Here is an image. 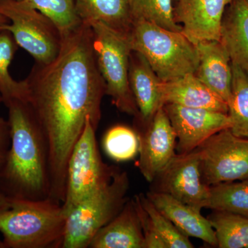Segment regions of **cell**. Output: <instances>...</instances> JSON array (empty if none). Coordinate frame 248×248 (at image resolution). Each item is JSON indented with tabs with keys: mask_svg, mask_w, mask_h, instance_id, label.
<instances>
[{
	"mask_svg": "<svg viewBox=\"0 0 248 248\" xmlns=\"http://www.w3.org/2000/svg\"><path fill=\"white\" fill-rule=\"evenodd\" d=\"M220 42L226 48L231 63L248 76V3L232 0L222 18Z\"/></svg>",
	"mask_w": 248,
	"mask_h": 248,
	"instance_id": "cell-19",
	"label": "cell"
},
{
	"mask_svg": "<svg viewBox=\"0 0 248 248\" xmlns=\"http://www.w3.org/2000/svg\"><path fill=\"white\" fill-rule=\"evenodd\" d=\"M161 102L228 114V104L194 74L161 84Z\"/></svg>",
	"mask_w": 248,
	"mask_h": 248,
	"instance_id": "cell-16",
	"label": "cell"
},
{
	"mask_svg": "<svg viewBox=\"0 0 248 248\" xmlns=\"http://www.w3.org/2000/svg\"><path fill=\"white\" fill-rule=\"evenodd\" d=\"M10 200L0 192V214L9 208Z\"/></svg>",
	"mask_w": 248,
	"mask_h": 248,
	"instance_id": "cell-31",
	"label": "cell"
},
{
	"mask_svg": "<svg viewBox=\"0 0 248 248\" xmlns=\"http://www.w3.org/2000/svg\"><path fill=\"white\" fill-rule=\"evenodd\" d=\"M135 196L149 216L153 228L164 240L168 248H194L188 236L183 234L167 217H165L146 195L140 194Z\"/></svg>",
	"mask_w": 248,
	"mask_h": 248,
	"instance_id": "cell-28",
	"label": "cell"
},
{
	"mask_svg": "<svg viewBox=\"0 0 248 248\" xmlns=\"http://www.w3.org/2000/svg\"><path fill=\"white\" fill-rule=\"evenodd\" d=\"M164 108L177 137L178 155L195 151L215 134L232 126L228 114L173 104H165Z\"/></svg>",
	"mask_w": 248,
	"mask_h": 248,
	"instance_id": "cell-11",
	"label": "cell"
},
{
	"mask_svg": "<svg viewBox=\"0 0 248 248\" xmlns=\"http://www.w3.org/2000/svg\"><path fill=\"white\" fill-rule=\"evenodd\" d=\"M90 26L96 62L106 84V94L110 96L121 112L138 117V107L129 84V66L133 50L128 35L101 22Z\"/></svg>",
	"mask_w": 248,
	"mask_h": 248,
	"instance_id": "cell-6",
	"label": "cell"
},
{
	"mask_svg": "<svg viewBox=\"0 0 248 248\" xmlns=\"http://www.w3.org/2000/svg\"><path fill=\"white\" fill-rule=\"evenodd\" d=\"M133 20H144L167 30L182 32L174 19L173 0H127Z\"/></svg>",
	"mask_w": 248,
	"mask_h": 248,
	"instance_id": "cell-25",
	"label": "cell"
},
{
	"mask_svg": "<svg viewBox=\"0 0 248 248\" xmlns=\"http://www.w3.org/2000/svg\"><path fill=\"white\" fill-rule=\"evenodd\" d=\"M11 145V131L9 122L0 117V169L4 164Z\"/></svg>",
	"mask_w": 248,
	"mask_h": 248,
	"instance_id": "cell-30",
	"label": "cell"
},
{
	"mask_svg": "<svg viewBox=\"0 0 248 248\" xmlns=\"http://www.w3.org/2000/svg\"><path fill=\"white\" fill-rule=\"evenodd\" d=\"M146 195L153 205L183 234L189 238H197L210 246L217 247L215 230L208 218L202 215L201 210L164 192L151 190L147 192Z\"/></svg>",
	"mask_w": 248,
	"mask_h": 248,
	"instance_id": "cell-15",
	"label": "cell"
},
{
	"mask_svg": "<svg viewBox=\"0 0 248 248\" xmlns=\"http://www.w3.org/2000/svg\"><path fill=\"white\" fill-rule=\"evenodd\" d=\"M146 58L136 51H132L129 66V84L138 107V122L141 130L146 128L153 120L161 102V84Z\"/></svg>",
	"mask_w": 248,
	"mask_h": 248,
	"instance_id": "cell-14",
	"label": "cell"
},
{
	"mask_svg": "<svg viewBox=\"0 0 248 248\" xmlns=\"http://www.w3.org/2000/svg\"><path fill=\"white\" fill-rule=\"evenodd\" d=\"M0 14L9 19L4 27L19 46L35 62L53 61L61 49L63 37L53 21L24 0H1Z\"/></svg>",
	"mask_w": 248,
	"mask_h": 248,
	"instance_id": "cell-8",
	"label": "cell"
},
{
	"mask_svg": "<svg viewBox=\"0 0 248 248\" xmlns=\"http://www.w3.org/2000/svg\"><path fill=\"white\" fill-rule=\"evenodd\" d=\"M232 0H179L174 5V19L194 44L220 41L222 18Z\"/></svg>",
	"mask_w": 248,
	"mask_h": 248,
	"instance_id": "cell-13",
	"label": "cell"
},
{
	"mask_svg": "<svg viewBox=\"0 0 248 248\" xmlns=\"http://www.w3.org/2000/svg\"><path fill=\"white\" fill-rule=\"evenodd\" d=\"M202 182L210 186L248 179V139L225 129L197 148Z\"/></svg>",
	"mask_w": 248,
	"mask_h": 248,
	"instance_id": "cell-9",
	"label": "cell"
},
{
	"mask_svg": "<svg viewBox=\"0 0 248 248\" xmlns=\"http://www.w3.org/2000/svg\"><path fill=\"white\" fill-rule=\"evenodd\" d=\"M96 130L91 119L88 118L70 155L62 203L67 215L80 202L107 185L119 170L103 161L97 146Z\"/></svg>",
	"mask_w": 248,
	"mask_h": 248,
	"instance_id": "cell-7",
	"label": "cell"
},
{
	"mask_svg": "<svg viewBox=\"0 0 248 248\" xmlns=\"http://www.w3.org/2000/svg\"><path fill=\"white\" fill-rule=\"evenodd\" d=\"M219 248H248V217L213 211L208 216Z\"/></svg>",
	"mask_w": 248,
	"mask_h": 248,
	"instance_id": "cell-24",
	"label": "cell"
},
{
	"mask_svg": "<svg viewBox=\"0 0 248 248\" xmlns=\"http://www.w3.org/2000/svg\"><path fill=\"white\" fill-rule=\"evenodd\" d=\"M246 1L248 3V0H246Z\"/></svg>",
	"mask_w": 248,
	"mask_h": 248,
	"instance_id": "cell-36",
	"label": "cell"
},
{
	"mask_svg": "<svg viewBox=\"0 0 248 248\" xmlns=\"http://www.w3.org/2000/svg\"><path fill=\"white\" fill-rule=\"evenodd\" d=\"M3 103L2 97H1V94H0V104Z\"/></svg>",
	"mask_w": 248,
	"mask_h": 248,
	"instance_id": "cell-35",
	"label": "cell"
},
{
	"mask_svg": "<svg viewBox=\"0 0 248 248\" xmlns=\"http://www.w3.org/2000/svg\"><path fill=\"white\" fill-rule=\"evenodd\" d=\"M66 217L62 203L49 198L10 200L0 232L6 248H61Z\"/></svg>",
	"mask_w": 248,
	"mask_h": 248,
	"instance_id": "cell-3",
	"label": "cell"
},
{
	"mask_svg": "<svg viewBox=\"0 0 248 248\" xmlns=\"http://www.w3.org/2000/svg\"><path fill=\"white\" fill-rule=\"evenodd\" d=\"M77 13L81 22L89 24L101 22L128 35L133 18L127 0H75Z\"/></svg>",
	"mask_w": 248,
	"mask_h": 248,
	"instance_id": "cell-20",
	"label": "cell"
},
{
	"mask_svg": "<svg viewBox=\"0 0 248 248\" xmlns=\"http://www.w3.org/2000/svg\"><path fill=\"white\" fill-rule=\"evenodd\" d=\"M128 173L119 169L107 185L76 205L66 217L61 248H87L98 231L128 200Z\"/></svg>",
	"mask_w": 248,
	"mask_h": 248,
	"instance_id": "cell-5",
	"label": "cell"
},
{
	"mask_svg": "<svg viewBox=\"0 0 248 248\" xmlns=\"http://www.w3.org/2000/svg\"><path fill=\"white\" fill-rule=\"evenodd\" d=\"M102 143L108 156L118 162L134 159L140 151L138 133L125 125H115L109 129Z\"/></svg>",
	"mask_w": 248,
	"mask_h": 248,
	"instance_id": "cell-27",
	"label": "cell"
},
{
	"mask_svg": "<svg viewBox=\"0 0 248 248\" xmlns=\"http://www.w3.org/2000/svg\"><path fill=\"white\" fill-rule=\"evenodd\" d=\"M231 97L228 115L231 120L232 133L248 139V76L239 67L231 63Z\"/></svg>",
	"mask_w": 248,
	"mask_h": 248,
	"instance_id": "cell-23",
	"label": "cell"
},
{
	"mask_svg": "<svg viewBox=\"0 0 248 248\" xmlns=\"http://www.w3.org/2000/svg\"><path fill=\"white\" fill-rule=\"evenodd\" d=\"M134 199L136 203L137 209H138L142 230H143V238H144L143 248H168L167 245L164 240L153 228L149 216L146 210L141 206L136 196L134 197Z\"/></svg>",
	"mask_w": 248,
	"mask_h": 248,
	"instance_id": "cell-29",
	"label": "cell"
},
{
	"mask_svg": "<svg viewBox=\"0 0 248 248\" xmlns=\"http://www.w3.org/2000/svg\"><path fill=\"white\" fill-rule=\"evenodd\" d=\"M128 39L132 50L146 58L163 82L195 74L200 63L196 45L182 32L133 20Z\"/></svg>",
	"mask_w": 248,
	"mask_h": 248,
	"instance_id": "cell-4",
	"label": "cell"
},
{
	"mask_svg": "<svg viewBox=\"0 0 248 248\" xmlns=\"http://www.w3.org/2000/svg\"><path fill=\"white\" fill-rule=\"evenodd\" d=\"M19 46L14 36L7 30L0 31V94L3 103L7 105L11 101H29V89L26 80L16 81L9 72Z\"/></svg>",
	"mask_w": 248,
	"mask_h": 248,
	"instance_id": "cell-21",
	"label": "cell"
},
{
	"mask_svg": "<svg viewBox=\"0 0 248 248\" xmlns=\"http://www.w3.org/2000/svg\"><path fill=\"white\" fill-rule=\"evenodd\" d=\"M207 208L248 217V179L209 186Z\"/></svg>",
	"mask_w": 248,
	"mask_h": 248,
	"instance_id": "cell-22",
	"label": "cell"
},
{
	"mask_svg": "<svg viewBox=\"0 0 248 248\" xmlns=\"http://www.w3.org/2000/svg\"><path fill=\"white\" fill-rule=\"evenodd\" d=\"M11 145L0 169V192L10 200H43L50 197L46 139L27 101L6 106Z\"/></svg>",
	"mask_w": 248,
	"mask_h": 248,
	"instance_id": "cell-2",
	"label": "cell"
},
{
	"mask_svg": "<svg viewBox=\"0 0 248 248\" xmlns=\"http://www.w3.org/2000/svg\"><path fill=\"white\" fill-rule=\"evenodd\" d=\"M140 137L138 166L147 182L152 183L177 155V137L164 108H160Z\"/></svg>",
	"mask_w": 248,
	"mask_h": 248,
	"instance_id": "cell-12",
	"label": "cell"
},
{
	"mask_svg": "<svg viewBox=\"0 0 248 248\" xmlns=\"http://www.w3.org/2000/svg\"><path fill=\"white\" fill-rule=\"evenodd\" d=\"M9 19L7 18L0 14V31L4 30L5 26L9 24Z\"/></svg>",
	"mask_w": 248,
	"mask_h": 248,
	"instance_id": "cell-32",
	"label": "cell"
},
{
	"mask_svg": "<svg viewBox=\"0 0 248 248\" xmlns=\"http://www.w3.org/2000/svg\"><path fill=\"white\" fill-rule=\"evenodd\" d=\"M0 248H6V246H5L3 240H0Z\"/></svg>",
	"mask_w": 248,
	"mask_h": 248,
	"instance_id": "cell-33",
	"label": "cell"
},
{
	"mask_svg": "<svg viewBox=\"0 0 248 248\" xmlns=\"http://www.w3.org/2000/svg\"><path fill=\"white\" fill-rule=\"evenodd\" d=\"M153 182H156L154 191L168 194L201 211L207 208L209 186L202 182L197 150L187 154H177Z\"/></svg>",
	"mask_w": 248,
	"mask_h": 248,
	"instance_id": "cell-10",
	"label": "cell"
},
{
	"mask_svg": "<svg viewBox=\"0 0 248 248\" xmlns=\"http://www.w3.org/2000/svg\"><path fill=\"white\" fill-rule=\"evenodd\" d=\"M144 238L135 199L129 198L124 208L98 231L90 248H143Z\"/></svg>",
	"mask_w": 248,
	"mask_h": 248,
	"instance_id": "cell-18",
	"label": "cell"
},
{
	"mask_svg": "<svg viewBox=\"0 0 248 248\" xmlns=\"http://www.w3.org/2000/svg\"><path fill=\"white\" fill-rule=\"evenodd\" d=\"M53 21L62 37L69 35L82 24L77 13L75 0H24Z\"/></svg>",
	"mask_w": 248,
	"mask_h": 248,
	"instance_id": "cell-26",
	"label": "cell"
},
{
	"mask_svg": "<svg viewBox=\"0 0 248 248\" xmlns=\"http://www.w3.org/2000/svg\"><path fill=\"white\" fill-rule=\"evenodd\" d=\"M179 0H173V3H174V5L175 4H177L178 1H179Z\"/></svg>",
	"mask_w": 248,
	"mask_h": 248,
	"instance_id": "cell-34",
	"label": "cell"
},
{
	"mask_svg": "<svg viewBox=\"0 0 248 248\" xmlns=\"http://www.w3.org/2000/svg\"><path fill=\"white\" fill-rule=\"evenodd\" d=\"M0 1H1V0H0Z\"/></svg>",
	"mask_w": 248,
	"mask_h": 248,
	"instance_id": "cell-37",
	"label": "cell"
},
{
	"mask_svg": "<svg viewBox=\"0 0 248 248\" xmlns=\"http://www.w3.org/2000/svg\"><path fill=\"white\" fill-rule=\"evenodd\" d=\"M195 45L200 63L194 75L228 104L231 93L232 67L226 48L217 40L203 41Z\"/></svg>",
	"mask_w": 248,
	"mask_h": 248,
	"instance_id": "cell-17",
	"label": "cell"
},
{
	"mask_svg": "<svg viewBox=\"0 0 248 248\" xmlns=\"http://www.w3.org/2000/svg\"><path fill=\"white\" fill-rule=\"evenodd\" d=\"M29 102L48 143L50 200L63 203L67 165L88 118L97 129L106 84L96 62L92 29L82 22L63 37L56 58L35 62L25 79Z\"/></svg>",
	"mask_w": 248,
	"mask_h": 248,
	"instance_id": "cell-1",
	"label": "cell"
}]
</instances>
